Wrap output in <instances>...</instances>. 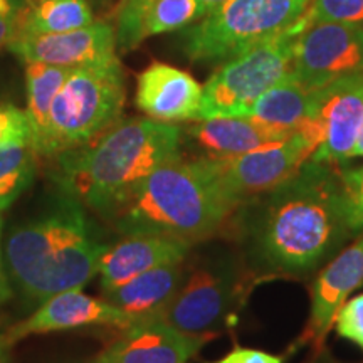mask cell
Returning a JSON list of instances; mask_svg holds the SVG:
<instances>
[{
  "label": "cell",
  "instance_id": "d6986e66",
  "mask_svg": "<svg viewBox=\"0 0 363 363\" xmlns=\"http://www.w3.org/2000/svg\"><path fill=\"white\" fill-rule=\"evenodd\" d=\"M182 278H184L182 262L160 266L136 276L110 293H104V296L110 305L123 311L135 326L163 316L177 289L180 288Z\"/></svg>",
  "mask_w": 363,
  "mask_h": 363
},
{
  "label": "cell",
  "instance_id": "5b68a950",
  "mask_svg": "<svg viewBox=\"0 0 363 363\" xmlns=\"http://www.w3.org/2000/svg\"><path fill=\"white\" fill-rule=\"evenodd\" d=\"M125 74L118 56L74 67L56 94L49 118V157L89 145L118 123Z\"/></svg>",
  "mask_w": 363,
  "mask_h": 363
},
{
  "label": "cell",
  "instance_id": "d6a6232c",
  "mask_svg": "<svg viewBox=\"0 0 363 363\" xmlns=\"http://www.w3.org/2000/svg\"><path fill=\"white\" fill-rule=\"evenodd\" d=\"M0 235H2V217H0ZM9 298H11V288H9L6 269H4L2 247H0V305H2V303Z\"/></svg>",
  "mask_w": 363,
  "mask_h": 363
},
{
  "label": "cell",
  "instance_id": "d4e9b609",
  "mask_svg": "<svg viewBox=\"0 0 363 363\" xmlns=\"http://www.w3.org/2000/svg\"><path fill=\"white\" fill-rule=\"evenodd\" d=\"M308 21L342 22L363 27V0H313Z\"/></svg>",
  "mask_w": 363,
  "mask_h": 363
},
{
  "label": "cell",
  "instance_id": "9a60e30c",
  "mask_svg": "<svg viewBox=\"0 0 363 363\" xmlns=\"http://www.w3.org/2000/svg\"><path fill=\"white\" fill-rule=\"evenodd\" d=\"M203 342L206 337H192L157 318L125 330L91 363H189Z\"/></svg>",
  "mask_w": 363,
  "mask_h": 363
},
{
  "label": "cell",
  "instance_id": "44dd1931",
  "mask_svg": "<svg viewBox=\"0 0 363 363\" xmlns=\"http://www.w3.org/2000/svg\"><path fill=\"white\" fill-rule=\"evenodd\" d=\"M74 67L29 62L26 67L27 118L33 131L34 152L49 157V118L56 94Z\"/></svg>",
  "mask_w": 363,
  "mask_h": 363
},
{
  "label": "cell",
  "instance_id": "8fae6325",
  "mask_svg": "<svg viewBox=\"0 0 363 363\" xmlns=\"http://www.w3.org/2000/svg\"><path fill=\"white\" fill-rule=\"evenodd\" d=\"M9 49L26 65L81 67L116 56V30L110 22L94 21L67 33L16 34Z\"/></svg>",
  "mask_w": 363,
  "mask_h": 363
},
{
  "label": "cell",
  "instance_id": "7a4b0ae2",
  "mask_svg": "<svg viewBox=\"0 0 363 363\" xmlns=\"http://www.w3.org/2000/svg\"><path fill=\"white\" fill-rule=\"evenodd\" d=\"M179 157V126L131 118L113 125L91 147L62 153V184L86 206L113 216L152 172Z\"/></svg>",
  "mask_w": 363,
  "mask_h": 363
},
{
  "label": "cell",
  "instance_id": "7c38bea8",
  "mask_svg": "<svg viewBox=\"0 0 363 363\" xmlns=\"http://www.w3.org/2000/svg\"><path fill=\"white\" fill-rule=\"evenodd\" d=\"M316 118L323 128V142L313 160L330 165L350 160L363 125V76L321 88Z\"/></svg>",
  "mask_w": 363,
  "mask_h": 363
},
{
  "label": "cell",
  "instance_id": "f546056e",
  "mask_svg": "<svg viewBox=\"0 0 363 363\" xmlns=\"http://www.w3.org/2000/svg\"><path fill=\"white\" fill-rule=\"evenodd\" d=\"M22 6L24 0H0V51L16 38Z\"/></svg>",
  "mask_w": 363,
  "mask_h": 363
},
{
  "label": "cell",
  "instance_id": "ba28073f",
  "mask_svg": "<svg viewBox=\"0 0 363 363\" xmlns=\"http://www.w3.org/2000/svg\"><path fill=\"white\" fill-rule=\"evenodd\" d=\"M306 16L291 29L225 61L202 88L199 120L249 116L267 89L291 74L293 49Z\"/></svg>",
  "mask_w": 363,
  "mask_h": 363
},
{
  "label": "cell",
  "instance_id": "52a82bcc",
  "mask_svg": "<svg viewBox=\"0 0 363 363\" xmlns=\"http://www.w3.org/2000/svg\"><path fill=\"white\" fill-rule=\"evenodd\" d=\"M254 281L242 256L217 251L195 262L187 278H182L162 320L192 337L207 338L229 323Z\"/></svg>",
  "mask_w": 363,
  "mask_h": 363
},
{
  "label": "cell",
  "instance_id": "3957f363",
  "mask_svg": "<svg viewBox=\"0 0 363 363\" xmlns=\"http://www.w3.org/2000/svg\"><path fill=\"white\" fill-rule=\"evenodd\" d=\"M234 214L201 160L175 158L152 172L113 214L125 235L157 234L197 244Z\"/></svg>",
  "mask_w": 363,
  "mask_h": 363
},
{
  "label": "cell",
  "instance_id": "e0dca14e",
  "mask_svg": "<svg viewBox=\"0 0 363 363\" xmlns=\"http://www.w3.org/2000/svg\"><path fill=\"white\" fill-rule=\"evenodd\" d=\"M201 103L202 86L179 67L153 62L138 76L136 106L152 120L197 121Z\"/></svg>",
  "mask_w": 363,
  "mask_h": 363
},
{
  "label": "cell",
  "instance_id": "f1b7e54d",
  "mask_svg": "<svg viewBox=\"0 0 363 363\" xmlns=\"http://www.w3.org/2000/svg\"><path fill=\"white\" fill-rule=\"evenodd\" d=\"M34 148L30 145H11L0 148V180L34 170Z\"/></svg>",
  "mask_w": 363,
  "mask_h": 363
},
{
  "label": "cell",
  "instance_id": "484cf974",
  "mask_svg": "<svg viewBox=\"0 0 363 363\" xmlns=\"http://www.w3.org/2000/svg\"><path fill=\"white\" fill-rule=\"evenodd\" d=\"M340 180L347 201L348 219L355 235L363 233V167L358 169H338Z\"/></svg>",
  "mask_w": 363,
  "mask_h": 363
},
{
  "label": "cell",
  "instance_id": "cb8c5ba5",
  "mask_svg": "<svg viewBox=\"0 0 363 363\" xmlns=\"http://www.w3.org/2000/svg\"><path fill=\"white\" fill-rule=\"evenodd\" d=\"M155 0H121L116 11V45L123 51L135 49L143 40V21Z\"/></svg>",
  "mask_w": 363,
  "mask_h": 363
},
{
  "label": "cell",
  "instance_id": "30bf717a",
  "mask_svg": "<svg viewBox=\"0 0 363 363\" xmlns=\"http://www.w3.org/2000/svg\"><path fill=\"white\" fill-rule=\"evenodd\" d=\"M291 74L310 89L363 76V27L308 21L293 49Z\"/></svg>",
  "mask_w": 363,
  "mask_h": 363
},
{
  "label": "cell",
  "instance_id": "277c9868",
  "mask_svg": "<svg viewBox=\"0 0 363 363\" xmlns=\"http://www.w3.org/2000/svg\"><path fill=\"white\" fill-rule=\"evenodd\" d=\"M104 246L91 238L74 201L44 219L27 222L7 240V262L13 279L35 299L83 289L98 272Z\"/></svg>",
  "mask_w": 363,
  "mask_h": 363
},
{
  "label": "cell",
  "instance_id": "4316f807",
  "mask_svg": "<svg viewBox=\"0 0 363 363\" xmlns=\"http://www.w3.org/2000/svg\"><path fill=\"white\" fill-rule=\"evenodd\" d=\"M30 140L33 131L27 113L13 104H0V148L11 145H30Z\"/></svg>",
  "mask_w": 363,
  "mask_h": 363
},
{
  "label": "cell",
  "instance_id": "603a6c76",
  "mask_svg": "<svg viewBox=\"0 0 363 363\" xmlns=\"http://www.w3.org/2000/svg\"><path fill=\"white\" fill-rule=\"evenodd\" d=\"M203 17L197 0H155L143 21V39L172 30L185 29Z\"/></svg>",
  "mask_w": 363,
  "mask_h": 363
},
{
  "label": "cell",
  "instance_id": "4dcf8cb0",
  "mask_svg": "<svg viewBox=\"0 0 363 363\" xmlns=\"http://www.w3.org/2000/svg\"><path fill=\"white\" fill-rule=\"evenodd\" d=\"M214 363H284V360L278 355H271V353L256 350V348L235 347L233 352Z\"/></svg>",
  "mask_w": 363,
  "mask_h": 363
},
{
  "label": "cell",
  "instance_id": "8d00e7d4",
  "mask_svg": "<svg viewBox=\"0 0 363 363\" xmlns=\"http://www.w3.org/2000/svg\"><path fill=\"white\" fill-rule=\"evenodd\" d=\"M316 363H333L331 360H326V358H323V360H320V362H316Z\"/></svg>",
  "mask_w": 363,
  "mask_h": 363
},
{
  "label": "cell",
  "instance_id": "4fadbf2b",
  "mask_svg": "<svg viewBox=\"0 0 363 363\" xmlns=\"http://www.w3.org/2000/svg\"><path fill=\"white\" fill-rule=\"evenodd\" d=\"M93 325H111L121 330L133 326L123 311L108 301L91 298L81 289H69L45 299L34 315L13 325L4 337L9 345H12L29 335L54 333Z\"/></svg>",
  "mask_w": 363,
  "mask_h": 363
},
{
  "label": "cell",
  "instance_id": "6da1fadb",
  "mask_svg": "<svg viewBox=\"0 0 363 363\" xmlns=\"http://www.w3.org/2000/svg\"><path fill=\"white\" fill-rule=\"evenodd\" d=\"M233 233L256 278H305L355 238L337 165L310 158L234 211Z\"/></svg>",
  "mask_w": 363,
  "mask_h": 363
},
{
  "label": "cell",
  "instance_id": "5bb4252c",
  "mask_svg": "<svg viewBox=\"0 0 363 363\" xmlns=\"http://www.w3.org/2000/svg\"><path fill=\"white\" fill-rule=\"evenodd\" d=\"M192 247L185 240L157 234H131L106 247L98 262L103 293L120 288L130 279L160 266L180 264Z\"/></svg>",
  "mask_w": 363,
  "mask_h": 363
},
{
  "label": "cell",
  "instance_id": "2e32d148",
  "mask_svg": "<svg viewBox=\"0 0 363 363\" xmlns=\"http://www.w3.org/2000/svg\"><path fill=\"white\" fill-rule=\"evenodd\" d=\"M363 284V233L328 262L311 286V310L305 340L321 347L350 293Z\"/></svg>",
  "mask_w": 363,
  "mask_h": 363
},
{
  "label": "cell",
  "instance_id": "8992f818",
  "mask_svg": "<svg viewBox=\"0 0 363 363\" xmlns=\"http://www.w3.org/2000/svg\"><path fill=\"white\" fill-rule=\"evenodd\" d=\"M308 0H227L182 33L192 61H229L252 45L291 29L306 16Z\"/></svg>",
  "mask_w": 363,
  "mask_h": 363
},
{
  "label": "cell",
  "instance_id": "9c48e42d",
  "mask_svg": "<svg viewBox=\"0 0 363 363\" xmlns=\"http://www.w3.org/2000/svg\"><path fill=\"white\" fill-rule=\"evenodd\" d=\"M323 142L318 118L308 120L283 142L264 145L235 157H202L203 169L214 180L222 197L235 211L244 202L269 192L301 169Z\"/></svg>",
  "mask_w": 363,
  "mask_h": 363
},
{
  "label": "cell",
  "instance_id": "e575fe53",
  "mask_svg": "<svg viewBox=\"0 0 363 363\" xmlns=\"http://www.w3.org/2000/svg\"><path fill=\"white\" fill-rule=\"evenodd\" d=\"M11 345L7 343V340L4 335H0V363H9V355H7V350Z\"/></svg>",
  "mask_w": 363,
  "mask_h": 363
},
{
  "label": "cell",
  "instance_id": "7402d4cb",
  "mask_svg": "<svg viewBox=\"0 0 363 363\" xmlns=\"http://www.w3.org/2000/svg\"><path fill=\"white\" fill-rule=\"evenodd\" d=\"M86 0H24L17 34H56L93 24Z\"/></svg>",
  "mask_w": 363,
  "mask_h": 363
},
{
  "label": "cell",
  "instance_id": "83f0119b",
  "mask_svg": "<svg viewBox=\"0 0 363 363\" xmlns=\"http://www.w3.org/2000/svg\"><path fill=\"white\" fill-rule=\"evenodd\" d=\"M337 333L363 350V294L345 301L337 313Z\"/></svg>",
  "mask_w": 363,
  "mask_h": 363
},
{
  "label": "cell",
  "instance_id": "836d02e7",
  "mask_svg": "<svg viewBox=\"0 0 363 363\" xmlns=\"http://www.w3.org/2000/svg\"><path fill=\"white\" fill-rule=\"evenodd\" d=\"M199 6H201L203 16H207V13L214 12L216 9H219L220 6H224L227 0H197Z\"/></svg>",
  "mask_w": 363,
  "mask_h": 363
},
{
  "label": "cell",
  "instance_id": "1f68e13d",
  "mask_svg": "<svg viewBox=\"0 0 363 363\" xmlns=\"http://www.w3.org/2000/svg\"><path fill=\"white\" fill-rule=\"evenodd\" d=\"M30 179H33V172H26V174H19L0 180V214L16 201L17 195L27 187Z\"/></svg>",
  "mask_w": 363,
  "mask_h": 363
},
{
  "label": "cell",
  "instance_id": "ac0fdd59",
  "mask_svg": "<svg viewBox=\"0 0 363 363\" xmlns=\"http://www.w3.org/2000/svg\"><path fill=\"white\" fill-rule=\"evenodd\" d=\"M294 131L262 123L252 116H229L199 120L197 125L189 128V136L206 152V157L222 158L283 142Z\"/></svg>",
  "mask_w": 363,
  "mask_h": 363
},
{
  "label": "cell",
  "instance_id": "d590c367",
  "mask_svg": "<svg viewBox=\"0 0 363 363\" xmlns=\"http://www.w3.org/2000/svg\"><path fill=\"white\" fill-rule=\"evenodd\" d=\"M355 157H363V125H362L360 133H358L355 148H353V155H352V158H355Z\"/></svg>",
  "mask_w": 363,
  "mask_h": 363
},
{
  "label": "cell",
  "instance_id": "ffe728a7",
  "mask_svg": "<svg viewBox=\"0 0 363 363\" xmlns=\"http://www.w3.org/2000/svg\"><path fill=\"white\" fill-rule=\"evenodd\" d=\"M318 108L320 89L306 88L293 74H288L254 103L249 116L278 128L296 130L316 118Z\"/></svg>",
  "mask_w": 363,
  "mask_h": 363
}]
</instances>
